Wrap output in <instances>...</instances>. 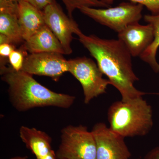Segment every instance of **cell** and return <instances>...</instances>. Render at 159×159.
Masks as SVG:
<instances>
[{"instance_id":"obj_1","label":"cell","mask_w":159,"mask_h":159,"mask_svg":"<svg viewBox=\"0 0 159 159\" xmlns=\"http://www.w3.org/2000/svg\"><path fill=\"white\" fill-rule=\"evenodd\" d=\"M80 42L87 49L103 74L119 91L121 100L128 101L147 94L134 86L139 80L133 69L132 55L120 40L104 39L80 31L77 34Z\"/></svg>"},{"instance_id":"obj_2","label":"cell","mask_w":159,"mask_h":159,"mask_svg":"<svg viewBox=\"0 0 159 159\" xmlns=\"http://www.w3.org/2000/svg\"><path fill=\"white\" fill-rule=\"evenodd\" d=\"M0 68L2 80L8 86L9 100L19 111L46 107L68 108L74 104V96L51 90L35 80L33 75L15 70L10 65Z\"/></svg>"},{"instance_id":"obj_3","label":"cell","mask_w":159,"mask_h":159,"mask_svg":"<svg viewBox=\"0 0 159 159\" xmlns=\"http://www.w3.org/2000/svg\"><path fill=\"white\" fill-rule=\"evenodd\" d=\"M107 119L109 128L124 138L146 135L153 125L151 106L142 97L114 102L109 107Z\"/></svg>"},{"instance_id":"obj_4","label":"cell","mask_w":159,"mask_h":159,"mask_svg":"<svg viewBox=\"0 0 159 159\" xmlns=\"http://www.w3.org/2000/svg\"><path fill=\"white\" fill-rule=\"evenodd\" d=\"M57 159H96V141L87 126L69 125L63 128Z\"/></svg>"},{"instance_id":"obj_5","label":"cell","mask_w":159,"mask_h":159,"mask_svg":"<svg viewBox=\"0 0 159 159\" xmlns=\"http://www.w3.org/2000/svg\"><path fill=\"white\" fill-rule=\"evenodd\" d=\"M144 6L131 2H123L115 7L104 9L83 7L78 10L100 25L119 33L126 27L139 22Z\"/></svg>"},{"instance_id":"obj_6","label":"cell","mask_w":159,"mask_h":159,"mask_svg":"<svg viewBox=\"0 0 159 159\" xmlns=\"http://www.w3.org/2000/svg\"><path fill=\"white\" fill-rule=\"evenodd\" d=\"M69 72L82 86L84 102L88 104L92 99L106 93L108 80L103 78V74L97 64L86 57L68 60Z\"/></svg>"},{"instance_id":"obj_7","label":"cell","mask_w":159,"mask_h":159,"mask_svg":"<svg viewBox=\"0 0 159 159\" xmlns=\"http://www.w3.org/2000/svg\"><path fill=\"white\" fill-rule=\"evenodd\" d=\"M45 23L61 43L66 54L73 52L71 44L73 34L81 31L78 24L64 12L61 6L54 0L43 10Z\"/></svg>"},{"instance_id":"obj_8","label":"cell","mask_w":159,"mask_h":159,"mask_svg":"<svg viewBox=\"0 0 159 159\" xmlns=\"http://www.w3.org/2000/svg\"><path fill=\"white\" fill-rule=\"evenodd\" d=\"M21 71L31 75L50 77L57 81L63 74L69 72L68 60L62 54L55 52L28 54Z\"/></svg>"},{"instance_id":"obj_9","label":"cell","mask_w":159,"mask_h":159,"mask_svg":"<svg viewBox=\"0 0 159 159\" xmlns=\"http://www.w3.org/2000/svg\"><path fill=\"white\" fill-rule=\"evenodd\" d=\"M92 133L96 141V159H130L131 153L124 139L103 122L96 123Z\"/></svg>"},{"instance_id":"obj_10","label":"cell","mask_w":159,"mask_h":159,"mask_svg":"<svg viewBox=\"0 0 159 159\" xmlns=\"http://www.w3.org/2000/svg\"><path fill=\"white\" fill-rule=\"evenodd\" d=\"M118 36L132 57H140L153 41V29L150 24L134 23L118 33Z\"/></svg>"},{"instance_id":"obj_11","label":"cell","mask_w":159,"mask_h":159,"mask_svg":"<svg viewBox=\"0 0 159 159\" xmlns=\"http://www.w3.org/2000/svg\"><path fill=\"white\" fill-rule=\"evenodd\" d=\"M0 34L9 38L14 45L24 42L19 22L17 0H0Z\"/></svg>"},{"instance_id":"obj_12","label":"cell","mask_w":159,"mask_h":159,"mask_svg":"<svg viewBox=\"0 0 159 159\" xmlns=\"http://www.w3.org/2000/svg\"><path fill=\"white\" fill-rule=\"evenodd\" d=\"M22 47L30 54L55 52L66 54L59 40L46 25L25 41Z\"/></svg>"},{"instance_id":"obj_13","label":"cell","mask_w":159,"mask_h":159,"mask_svg":"<svg viewBox=\"0 0 159 159\" xmlns=\"http://www.w3.org/2000/svg\"><path fill=\"white\" fill-rule=\"evenodd\" d=\"M19 22L24 41L45 25L43 11L25 0L18 2Z\"/></svg>"},{"instance_id":"obj_14","label":"cell","mask_w":159,"mask_h":159,"mask_svg":"<svg viewBox=\"0 0 159 159\" xmlns=\"http://www.w3.org/2000/svg\"><path fill=\"white\" fill-rule=\"evenodd\" d=\"M19 132L22 141L36 158L46 156L54 151L51 146L52 138L45 132L23 125Z\"/></svg>"},{"instance_id":"obj_15","label":"cell","mask_w":159,"mask_h":159,"mask_svg":"<svg viewBox=\"0 0 159 159\" xmlns=\"http://www.w3.org/2000/svg\"><path fill=\"white\" fill-rule=\"evenodd\" d=\"M144 20L150 24L153 29L154 39L150 45L140 56L143 61L149 65L154 72L159 73V64L157 61L156 55L159 48V14L145 15Z\"/></svg>"},{"instance_id":"obj_16","label":"cell","mask_w":159,"mask_h":159,"mask_svg":"<svg viewBox=\"0 0 159 159\" xmlns=\"http://www.w3.org/2000/svg\"><path fill=\"white\" fill-rule=\"evenodd\" d=\"M65 6L68 15L73 18V13L76 9L83 7L93 8H109V6L100 2L99 0H61Z\"/></svg>"},{"instance_id":"obj_17","label":"cell","mask_w":159,"mask_h":159,"mask_svg":"<svg viewBox=\"0 0 159 159\" xmlns=\"http://www.w3.org/2000/svg\"><path fill=\"white\" fill-rule=\"evenodd\" d=\"M28 55V52L22 47L11 51L9 57L10 66L15 70H21L25 58Z\"/></svg>"},{"instance_id":"obj_18","label":"cell","mask_w":159,"mask_h":159,"mask_svg":"<svg viewBox=\"0 0 159 159\" xmlns=\"http://www.w3.org/2000/svg\"><path fill=\"white\" fill-rule=\"evenodd\" d=\"M102 3L111 7L115 0H99ZM131 2L141 4L147 8L151 14H159V0H128Z\"/></svg>"},{"instance_id":"obj_19","label":"cell","mask_w":159,"mask_h":159,"mask_svg":"<svg viewBox=\"0 0 159 159\" xmlns=\"http://www.w3.org/2000/svg\"><path fill=\"white\" fill-rule=\"evenodd\" d=\"M16 49L15 45L6 43L0 45V63L1 67L7 66L9 62V57L11 51Z\"/></svg>"},{"instance_id":"obj_20","label":"cell","mask_w":159,"mask_h":159,"mask_svg":"<svg viewBox=\"0 0 159 159\" xmlns=\"http://www.w3.org/2000/svg\"><path fill=\"white\" fill-rule=\"evenodd\" d=\"M38 9L43 11L47 6L53 2L54 0H25Z\"/></svg>"},{"instance_id":"obj_21","label":"cell","mask_w":159,"mask_h":159,"mask_svg":"<svg viewBox=\"0 0 159 159\" xmlns=\"http://www.w3.org/2000/svg\"><path fill=\"white\" fill-rule=\"evenodd\" d=\"M144 159H159V147H155L148 152Z\"/></svg>"},{"instance_id":"obj_22","label":"cell","mask_w":159,"mask_h":159,"mask_svg":"<svg viewBox=\"0 0 159 159\" xmlns=\"http://www.w3.org/2000/svg\"><path fill=\"white\" fill-rule=\"evenodd\" d=\"M9 43L11 44V42L10 39L4 34H0V45L2 44Z\"/></svg>"},{"instance_id":"obj_23","label":"cell","mask_w":159,"mask_h":159,"mask_svg":"<svg viewBox=\"0 0 159 159\" xmlns=\"http://www.w3.org/2000/svg\"><path fill=\"white\" fill-rule=\"evenodd\" d=\"M36 159H57V158L56 153L54 152V151H53L46 156L39 158H36Z\"/></svg>"},{"instance_id":"obj_24","label":"cell","mask_w":159,"mask_h":159,"mask_svg":"<svg viewBox=\"0 0 159 159\" xmlns=\"http://www.w3.org/2000/svg\"><path fill=\"white\" fill-rule=\"evenodd\" d=\"M28 157L27 156H16L13 157L9 159H28Z\"/></svg>"},{"instance_id":"obj_25","label":"cell","mask_w":159,"mask_h":159,"mask_svg":"<svg viewBox=\"0 0 159 159\" xmlns=\"http://www.w3.org/2000/svg\"><path fill=\"white\" fill-rule=\"evenodd\" d=\"M17 1H18V2H19V1H21V0H17Z\"/></svg>"},{"instance_id":"obj_26","label":"cell","mask_w":159,"mask_h":159,"mask_svg":"<svg viewBox=\"0 0 159 159\" xmlns=\"http://www.w3.org/2000/svg\"><path fill=\"white\" fill-rule=\"evenodd\" d=\"M142 159L141 158H137V159Z\"/></svg>"}]
</instances>
